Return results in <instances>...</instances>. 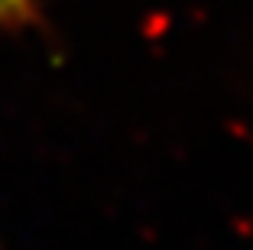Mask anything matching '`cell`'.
<instances>
[{
	"label": "cell",
	"mask_w": 253,
	"mask_h": 250,
	"mask_svg": "<svg viewBox=\"0 0 253 250\" xmlns=\"http://www.w3.org/2000/svg\"><path fill=\"white\" fill-rule=\"evenodd\" d=\"M33 16V0H0V23H26Z\"/></svg>",
	"instance_id": "cell-1"
}]
</instances>
